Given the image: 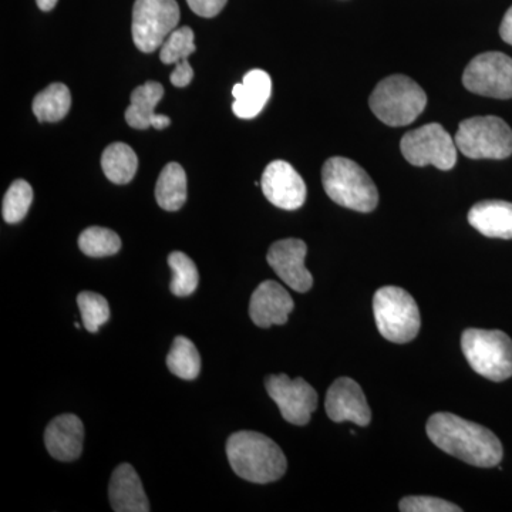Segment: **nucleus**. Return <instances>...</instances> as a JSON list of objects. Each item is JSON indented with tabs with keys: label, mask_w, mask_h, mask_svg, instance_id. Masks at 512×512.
Masks as SVG:
<instances>
[{
	"label": "nucleus",
	"mask_w": 512,
	"mask_h": 512,
	"mask_svg": "<svg viewBox=\"0 0 512 512\" xmlns=\"http://www.w3.org/2000/svg\"><path fill=\"white\" fill-rule=\"evenodd\" d=\"M373 312L377 329L384 339L403 345L419 335V306L404 289L397 286L380 288L373 298Z\"/></svg>",
	"instance_id": "obj_6"
},
{
	"label": "nucleus",
	"mask_w": 512,
	"mask_h": 512,
	"mask_svg": "<svg viewBox=\"0 0 512 512\" xmlns=\"http://www.w3.org/2000/svg\"><path fill=\"white\" fill-rule=\"evenodd\" d=\"M36 2L40 10H43V12H50V10L55 9L59 0H36Z\"/></svg>",
	"instance_id": "obj_35"
},
{
	"label": "nucleus",
	"mask_w": 512,
	"mask_h": 512,
	"mask_svg": "<svg viewBox=\"0 0 512 512\" xmlns=\"http://www.w3.org/2000/svg\"><path fill=\"white\" fill-rule=\"evenodd\" d=\"M101 168L111 183L128 184L137 173L138 158L126 143H113L101 156Z\"/></svg>",
	"instance_id": "obj_22"
},
{
	"label": "nucleus",
	"mask_w": 512,
	"mask_h": 512,
	"mask_svg": "<svg viewBox=\"0 0 512 512\" xmlns=\"http://www.w3.org/2000/svg\"><path fill=\"white\" fill-rule=\"evenodd\" d=\"M266 200L285 211H295L306 201V184L301 174L284 160L272 161L261 178Z\"/></svg>",
	"instance_id": "obj_12"
},
{
	"label": "nucleus",
	"mask_w": 512,
	"mask_h": 512,
	"mask_svg": "<svg viewBox=\"0 0 512 512\" xmlns=\"http://www.w3.org/2000/svg\"><path fill=\"white\" fill-rule=\"evenodd\" d=\"M426 431L440 450L471 466L491 468L503 460V444L493 431L456 414H433Z\"/></svg>",
	"instance_id": "obj_1"
},
{
	"label": "nucleus",
	"mask_w": 512,
	"mask_h": 512,
	"mask_svg": "<svg viewBox=\"0 0 512 512\" xmlns=\"http://www.w3.org/2000/svg\"><path fill=\"white\" fill-rule=\"evenodd\" d=\"M403 512H461V508L453 503L436 497H406L400 501Z\"/></svg>",
	"instance_id": "obj_30"
},
{
	"label": "nucleus",
	"mask_w": 512,
	"mask_h": 512,
	"mask_svg": "<svg viewBox=\"0 0 512 512\" xmlns=\"http://www.w3.org/2000/svg\"><path fill=\"white\" fill-rule=\"evenodd\" d=\"M158 205L165 211H178L187 201V175L178 163L165 165L156 187Z\"/></svg>",
	"instance_id": "obj_21"
},
{
	"label": "nucleus",
	"mask_w": 512,
	"mask_h": 512,
	"mask_svg": "<svg viewBox=\"0 0 512 512\" xmlns=\"http://www.w3.org/2000/svg\"><path fill=\"white\" fill-rule=\"evenodd\" d=\"M325 409L329 419L336 423L352 421L357 426L366 427L372 420L362 387L349 377H340L329 387Z\"/></svg>",
	"instance_id": "obj_14"
},
{
	"label": "nucleus",
	"mask_w": 512,
	"mask_h": 512,
	"mask_svg": "<svg viewBox=\"0 0 512 512\" xmlns=\"http://www.w3.org/2000/svg\"><path fill=\"white\" fill-rule=\"evenodd\" d=\"M308 247L301 239L289 238L276 241L269 248L266 261L275 274L289 288L299 293L308 292L313 285V276L306 269L305 258Z\"/></svg>",
	"instance_id": "obj_13"
},
{
	"label": "nucleus",
	"mask_w": 512,
	"mask_h": 512,
	"mask_svg": "<svg viewBox=\"0 0 512 512\" xmlns=\"http://www.w3.org/2000/svg\"><path fill=\"white\" fill-rule=\"evenodd\" d=\"M168 265L173 271L170 289L175 296H190L197 291L200 284V275H198L197 266L194 261L184 254V252H171L168 256Z\"/></svg>",
	"instance_id": "obj_25"
},
{
	"label": "nucleus",
	"mask_w": 512,
	"mask_h": 512,
	"mask_svg": "<svg viewBox=\"0 0 512 512\" xmlns=\"http://www.w3.org/2000/svg\"><path fill=\"white\" fill-rule=\"evenodd\" d=\"M194 77V70L188 60L175 64V69L171 73L170 80L175 87H187Z\"/></svg>",
	"instance_id": "obj_32"
},
{
	"label": "nucleus",
	"mask_w": 512,
	"mask_h": 512,
	"mask_svg": "<svg viewBox=\"0 0 512 512\" xmlns=\"http://www.w3.org/2000/svg\"><path fill=\"white\" fill-rule=\"evenodd\" d=\"M180 22L175 0H136L133 9V40L138 50L153 53L163 46Z\"/></svg>",
	"instance_id": "obj_8"
},
{
	"label": "nucleus",
	"mask_w": 512,
	"mask_h": 512,
	"mask_svg": "<svg viewBox=\"0 0 512 512\" xmlns=\"http://www.w3.org/2000/svg\"><path fill=\"white\" fill-rule=\"evenodd\" d=\"M468 92L493 99H512V59L504 53L487 52L468 63L463 74Z\"/></svg>",
	"instance_id": "obj_10"
},
{
	"label": "nucleus",
	"mask_w": 512,
	"mask_h": 512,
	"mask_svg": "<svg viewBox=\"0 0 512 512\" xmlns=\"http://www.w3.org/2000/svg\"><path fill=\"white\" fill-rule=\"evenodd\" d=\"M194 32L188 26L175 29L161 46L160 59L164 64H177L188 60L195 52Z\"/></svg>",
	"instance_id": "obj_29"
},
{
	"label": "nucleus",
	"mask_w": 512,
	"mask_h": 512,
	"mask_svg": "<svg viewBox=\"0 0 512 512\" xmlns=\"http://www.w3.org/2000/svg\"><path fill=\"white\" fill-rule=\"evenodd\" d=\"M454 141L458 151L473 160H504L512 154V130L500 117L478 116L461 121Z\"/></svg>",
	"instance_id": "obj_7"
},
{
	"label": "nucleus",
	"mask_w": 512,
	"mask_h": 512,
	"mask_svg": "<svg viewBox=\"0 0 512 512\" xmlns=\"http://www.w3.org/2000/svg\"><path fill=\"white\" fill-rule=\"evenodd\" d=\"M84 426L74 414H62L50 421L45 444L50 456L59 461H74L83 451Z\"/></svg>",
	"instance_id": "obj_16"
},
{
	"label": "nucleus",
	"mask_w": 512,
	"mask_h": 512,
	"mask_svg": "<svg viewBox=\"0 0 512 512\" xmlns=\"http://www.w3.org/2000/svg\"><path fill=\"white\" fill-rule=\"evenodd\" d=\"M79 248L87 256L104 258L116 255L120 251L121 239L109 228L90 227L80 234Z\"/></svg>",
	"instance_id": "obj_26"
},
{
	"label": "nucleus",
	"mask_w": 512,
	"mask_h": 512,
	"mask_svg": "<svg viewBox=\"0 0 512 512\" xmlns=\"http://www.w3.org/2000/svg\"><path fill=\"white\" fill-rule=\"evenodd\" d=\"M266 392L281 410L282 417L295 426H306L318 407V393L311 384L286 375H271L265 380Z\"/></svg>",
	"instance_id": "obj_11"
},
{
	"label": "nucleus",
	"mask_w": 512,
	"mask_h": 512,
	"mask_svg": "<svg viewBox=\"0 0 512 512\" xmlns=\"http://www.w3.org/2000/svg\"><path fill=\"white\" fill-rule=\"evenodd\" d=\"M163 97L164 87L158 82H147L143 86L137 87L131 93V103L126 111L128 126L137 128V130L150 128L154 116L157 114V104Z\"/></svg>",
	"instance_id": "obj_20"
},
{
	"label": "nucleus",
	"mask_w": 512,
	"mask_h": 512,
	"mask_svg": "<svg viewBox=\"0 0 512 512\" xmlns=\"http://www.w3.org/2000/svg\"><path fill=\"white\" fill-rule=\"evenodd\" d=\"M228 0H187L192 12L201 18H215L220 15Z\"/></svg>",
	"instance_id": "obj_31"
},
{
	"label": "nucleus",
	"mask_w": 512,
	"mask_h": 512,
	"mask_svg": "<svg viewBox=\"0 0 512 512\" xmlns=\"http://www.w3.org/2000/svg\"><path fill=\"white\" fill-rule=\"evenodd\" d=\"M32 201L33 190L28 181L16 180L3 198V220L8 224H18L28 214Z\"/></svg>",
	"instance_id": "obj_27"
},
{
	"label": "nucleus",
	"mask_w": 512,
	"mask_h": 512,
	"mask_svg": "<svg viewBox=\"0 0 512 512\" xmlns=\"http://www.w3.org/2000/svg\"><path fill=\"white\" fill-rule=\"evenodd\" d=\"M400 148L403 157L416 167L434 165L441 171H448L457 163L456 141L437 123L404 134Z\"/></svg>",
	"instance_id": "obj_9"
},
{
	"label": "nucleus",
	"mask_w": 512,
	"mask_h": 512,
	"mask_svg": "<svg viewBox=\"0 0 512 512\" xmlns=\"http://www.w3.org/2000/svg\"><path fill=\"white\" fill-rule=\"evenodd\" d=\"M295 303L284 286L275 281L262 282L255 289L249 302V316L259 328L285 325Z\"/></svg>",
	"instance_id": "obj_15"
},
{
	"label": "nucleus",
	"mask_w": 512,
	"mask_h": 512,
	"mask_svg": "<svg viewBox=\"0 0 512 512\" xmlns=\"http://www.w3.org/2000/svg\"><path fill=\"white\" fill-rule=\"evenodd\" d=\"M171 120L168 116H163V114H156L153 119V123H151V127L157 128V130H164L170 126Z\"/></svg>",
	"instance_id": "obj_34"
},
{
	"label": "nucleus",
	"mask_w": 512,
	"mask_h": 512,
	"mask_svg": "<svg viewBox=\"0 0 512 512\" xmlns=\"http://www.w3.org/2000/svg\"><path fill=\"white\" fill-rule=\"evenodd\" d=\"M326 194L340 207L372 212L379 204V191L369 174L349 158L333 157L322 168Z\"/></svg>",
	"instance_id": "obj_3"
},
{
	"label": "nucleus",
	"mask_w": 512,
	"mask_h": 512,
	"mask_svg": "<svg viewBox=\"0 0 512 512\" xmlns=\"http://www.w3.org/2000/svg\"><path fill=\"white\" fill-rule=\"evenodd\" d=\"M167 366L173 375L184 380H194L201 373V356L194 343L184 336H177L167 356Z\"/></svg>",
	"instance_id": "obj_24"
},
{
	"label": "nucleus",
	"mask_w": 512,
	"mask_h": 512,
	"mask_svg": "<svg viewBox=\"0 0 512 512\" xmlns=\"http://www.w3.org/2000/svg\"><path fill=\"white\" fill-rule=\"evenodd\" d=\"M500 36L503 37L505 43L512 46V6L507 10L503 22H501Z\"/></svg>",
	"instance_id": "obj_33"
},
{
	"label": "nucleus",
	"mask_w": 512,
	"mask_h": 512,
	"mask_svg": "<svg viewBox=\"0 0 512 512\" xmlns=\"http://www.w3.org/2000/svg\"><path fill=\"white\" fill-rule=\"evenodd\" d=\"M227 457L234 473L255 484L285 476L288 461L274 440L256 431H238L227 441Z\"/></svg>",
	"instance_id": "obj_2"
},
{
	"label": "nucleus",
	"mask_w": 512,
	"mask_h": 512,
	"mask_svg": "<svg viewBox=\"0 0 512 512\" xmlns=\"http://www.w3.org/2000/svg\"><path fill=\"white\" fill-rule=\"evenodd\" d=\"M77 305L82 313L84 328L90 333L99 332L101 326L110 320V306L99 293L84 291L77 296Z\"/></svg>",
	"instance_id": "obj_28"
},
{
	"label": "nucleus",
	"mask_w": 512,
	"mask_h": 512,
	"mask_svg": "<svg viewBox=\"0 0 512 512\" xmlns=\"http://www.w3.org/2000/svg\"><path fill=\"white\" fill-rule=\"evenodd\" d=\"M72 106L69 87L53 83L40 92L33 100V113L40 123H56L63 120Z\"/></svg>",
	"instance_id": "obj_23"
},
{
	"label": "nucleus",
	"mask_w": 512,
	"mask_h": 512,
	"mask_svg": "<svg viewBox=\"0 0 512 512\" xmlns=\"http://www.w3.org/2000/svg\"><path fill=\"white\" fill-rule=\"evenodd\" d=\"M111 507L116 512H148L150 503L136 468L120 464L111 476L109 487Z\"/></svg>",
	"instance_id": "obj_17"
},
{
	"label": "nucleus",
	"mask_w": 512,
	"mask_h": 512,
	"mask_svg": "<svg viewBox=\"0 0 512 512\" xmlns=\"http://www.w3.org/2000/svg\"><path fill=\"white\" fill-rule=\"evenodd\" d=\"M461 349L474 372L504 382L512 376V339L501 330L467 329L461 336Z\"/></svg>",
	"instance_id": "obj_5"
},
{
	"label": "nucleus",
	"mask_w": 512,
	"mask_h": 512,
	"mask_svg": "<svg viewBox=\"0 0 512 512\" xmlns=\"http://www.w3.org/2000/svg\"><path fill=\"white\" fill-rule=\"evenodd\" d=\"M272 92V80L268 73L261 69H254L245 74L242 83L235 84L232 89L234 96L235 116L239 119L249 120L258 116L264 110Z\"/></svg>",
	"instance_id": "obj_18"
},
{
	"label": "nucleus",
	"mask_w": 512,
	"mask_h": 512,
	"mask_svg": "<svg viewBox=\"0 0 512 512\" xmlns=\"http://www.w3.org/2000/svg\"><path fill=\"white\" fill-rule=\"evenodd\" d=\"M369 104L370 110L384 124L403 127L412 124L423 113L427 96L410 77L394 74L377 84Z\"/></svg>",
	"instance_id": "obj_4"
},
{
	"label": "nucleus",
	"mask_w": 512,
	"mask_h": 512,
	"mask_svg": "<svg viewBox=\"0 0 512 512\" xmlns=\"http://www.w3.org/2000/svg\"><path fill=\"white\" fill-rule=\"evenodd\" d=\"M468 222L484 237L512 239V202H478L468 212Z\"/></svg>",
	"instance_id": "obj_19"
}]
</instances>
